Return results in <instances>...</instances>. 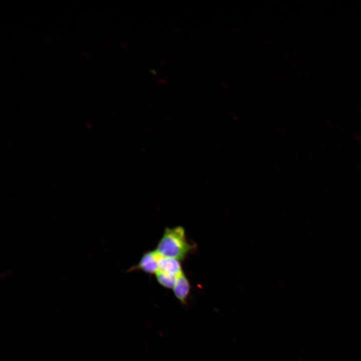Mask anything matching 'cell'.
Segmentation results:
<instances>
[{
    "label": "cell",
    "instance_id": "obj_1",
    "mask_svg": "<svg viewBox=\"0 0 361 361\" xmlns=\"http://www.w3.org/2000/svg\"><path fill=\"white\" fill-rule=\"evenodd\" d=\"M196 248V244L187 240L184 227L177 226L165 228L155 251L161 256L182 261Z\"/></svg>",
    "mask_w": 361,
    "mask_h": 361
},
{
    "label": "cell",
    "instance_id": "obj_2",
    "mask_svg": "<svg viewBox=\"0 0 361 361\" xmlns=\"http://www.w3.org/2000/svg\"><path fill=\"white\" fill-rule=\"evenodd\" d=\"M159 255L155 250L148 251L144 253L139 263L129 268L127 272L140 270L149 274H155L158 270Z\"/></svg>",
    "mask_w": 361,
    "mask_h": 361
},
{
    "label": "cell",
    "instance_id": "obj_3",
    "mask_svg": "<svg viewBox=\"0 0 361 361\" xmlns=\"http://www.w3.org/2000/svg\"><path fill=\"white\" fill-rule=\"evenodd\" d=\"M173 292L175 297L184 306L188 305L191 291V285L186 275L183 271L177 276Z\"/></svg>",
    "mask_w": 361,
    "mask_h": 361
},
{
    "label": "cell",
    "instance_id": "obj_4",
    "mask_svg": "<svg viewBox=\"0 0 361 361\" xmlns=\"http://www.w3.org/2000/svg\"><path fill=\"white\" fill-rule=\"evenodd\" d=\"M158 270L177 276L182 272L180 261L170 257L159 255Z\"/></svg>",
    "mask_w": 361,
    "mask_h": 361
},
{
    "label": "cell",
    "instance_id": "obj_5",
    "mask_svg": "<svg viewBox=\"0 0 361 361\" xmlns=\"http://www.w3.org/2000/svg\"><path fill=\"white\" fill-rule=\"evenodd\" d=\"M157 282L162 286L167 289H173L175 284L177 276L160 270L155 274Z\"/></svg>",
    "mask_w": 361,
    "mask_h": 361
}]
</instances>
